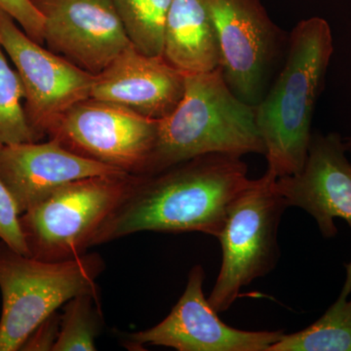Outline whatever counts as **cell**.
<instances>
[{
    "instance_id": "6da1fadb",
    "label": "cell",
    "mask_w": 351,
    "mask_h": 351,
    "mask_svg": "<svg viewBox=\"0 0 351 351\" xmlns=\"http://www.w3.org/2000/svg\"><path fill=\"white\" fill-rule=\"evenodd\" d=\"M251 182L242 156L226 154L135 175L94 246L143 232H201L218 239L230 206Z\"/></svg>"
},
{
    "instance_id": "8992f818",
    "label": "cell",
    "mask_w": 351,
    "mask_h": 351,
    "mask_svg": "<svg viewBox=\"0 0 351 351\" xmlns=\"http://www.w3.org/2000/svg\"><path fill=\"white\" fill-rule=\"evenodd\" d=\"M270 171L240 193L219 235L223 258L210 304L217 313L228 311L242 288L276 269L280 248L278 228L288 205L277 191Z\"/></svg>"
},
{
    "instance_id": "2e32d148",
    "label": "cell",
    "mask_w": 351,
    "mask_h": 351,
    "mask_svg": "<svg viewBox=\"0 0 351 351\" xmlns=\"http://www.w3.org/2000/svg\"><path fill=\"white\" fill-rule=\"evenodd\" d=\"M345 284L326 313L302 331L285 334L269 351H351V261Z\"/></svg>"
},
{
    "instance_id": "ba28073f",
    "label": "cell",
    "mask_w": 351,
    "mask_h": 351,
    "mask_svg": "<svg viewBox=\"0 0 351 351\" xmlns=\"http://www.w3.org/2000/svg\"><path fill=\"white\" fill-rule=\"evenodd\" d=\"M0 45L10 57L25 91V110L39 137L48 135L69 108L90 98L95 75L44 49L0 10Z\"/></svg>"
},
{
    "instance_id": "8fae6325",
    "label": "cell",
    "mask_w": 351,
    "mask_h": 351,
    "mask_svg": "<svg viewBox=\"0 0 351 351\" xmlns=\"http://www.w3.org/2000/svg\"><path fill=\"white\" fill-rule=\"evenodd\" d=\"M51 51L98 75L132 45L113 0H31Z\"/></svg>"
},
{
    "instance_id": "7402d4cb",
    "label": "cell",
    "mask_w": 351,
    "mask_h": 351,
    "mask_svg": "<svg viewBox=\"0 0 351 351\" xmlns=\"http://www.w3.org/2000/svg\"><path fill=\"white\" fill-rule=\"evenodd\" d=\"M61 315L57 311L46 318L25 339L20 350L53 351L59 336Z\"/></svg>"
},
{
    "instance_id": "9a60e30c",
    "label": "cell",
    "mask_w": 351,
    "mask_h": 351,
    "mask_svg": "<svg viewBox=\"0 0 351 351\" xmlns=\"http://www.w3.org/2000/svg\"><path fill=\"white\" fill-rule=\"evenodd\" d=\"M184 75L209 73L221 66V50L203 0H173L165 29L163 54Z\"/></svg>"
},
{
    "instance_id": "603a6c76",
    "label": "cell",
    "mask_w": 351,
    "mask_h": 351,
    "mask_svg": "<svg viewBox=\"0 0 351 351\" xmlns=\"http://www.w3.org/2000/svg\"><path fill=\"white\" fill-rule=\"evenodd\" d=\"M343 144H345L346 152L351 154V136H350V137L343 138Z\"/></svg>"
},
{
    "instance_id": "277c9868",
    "label": "cell",
    "mask_w": 351,
    "mask_h": 351,
    "mask_svg": "<svg viewBox=\"0 0 351 351\" xmlns=\"http://www.w3.org/2000/svg\"><path fill=\"white\" fill-rule=\"evenodd\" d=\"M105 269L98 253L45 262L0 241V351L20 350L32 331L76 295L99 292Z\"/></svg>"
},
{
    "instance_id": "d6986e66",
    "label": "cell",
    "mask_w": 351,
    "mask_h": 351,
    "mask_svg": "<svg viewBox=\"0 0 351 351\" xmlns=\"http://www.w3.org/2000/svg\"><path fill=\"white\" fill-rule=\"evenodd\" d=\"M25 110V91L17 71L7 61L0 45V149L6 145L38 142Z\"/></svg>"
},
{
    "instance_id": "e0dca14e",
    "label": "cell",
    "mask_w": 351,
    "mask_h": 351,
    "mask_svg": "<svg viewBox=\"0 0 351 351\" xmlns=\"http://www.w3.org/2000/svg\"><path fill=\"white\" fill-rule=\"evenodd\" d=\"M132 45L147 56H162L164 29L173 0H113Z\"/></svg>"
},
{
    "instance_id": "3957f363",
    "label": "cell",
    "mask_w": 351,
    "mask_h": 351,
    "mask_svg": "<svg viewBox=\"0 0 351 351\" xmlns=\"http://www.w3.org/2000/svg\"><path fill=\"white\" fill-rule=\"evenodd\" d=\"M210 154H265L255 106L234 94L221 66L186 75L179 105L158 120L156 145L145 174Z\"/></svg>"
},
{
    "instance_id": "7a4b0ae2",
    "label": "cell",
    "mask_w": 351,
    "mask_h": 351,
    "mask_svg": "<svg viewBox=\"0 0 351 351\" xmlns=\"http://www.w3.org/2000/svg\"><path fill=\"white\" fill-rule=\"evenodd\" d=\"M334 53L331 27L319 17L302 20L289 38L287 58L269 93L255 106L256 122L277 179L304 167L316 101Z\"/></svg>"
},
{
    "instance_id": "7c38bea8",
    "label": "cell",
    "mask_w": 351,
    "mask_h": 351,
    "mask_svg": "<svg viewBox=\"0 0 351 351\" xmlns=\"http://www.w3.org/2000/svg\"><path fill=\"white\" fill-rule=\"evenodd\" d=\"M338 133H313L304 167L276 179L277 191L288 207L311 215L324 239L338 234L335 219L351 228V163Z\"/></svg>"
},
{
    "instance_id": "30bf717a",
    "label": "cell",
    "mask_w": 351,
    "mask_h": 351,
    "mask_svg": "<svg viewBox=\"0 0 351 351\" xmlns=\"http://www.w3.org/2000/svg\"><path fill=\"white\" fill-rule=\"evenodd\" d=\"M205 270L196 265L179 301L156 326L132 332L124 339L130 350L145 346H165L178 351H269L283 331H244L228 326L205 298Z\"/></svg>"
},
{
    "instance_id": "ac0fdd59",
    "label": "cell",
    "mask_w": 351,
    "mask_h": 351,
    "mask_svg": "<svg viewBox=\"0 0 351 351\" xmlns=\"http://www.w3.org/2000/svg\"><path fill=\"white\" fill-rule=\"evenodd\" d=\"M99 292L76 295L64 307L53 351H95L103 327Z\"/></svg>"
},
{
    "instance_id": "9c48e42d",
    "label": "cell",
    "mask_w": 351,
    "mask_h": 351,
    "mask_svg": "<svg viewBox=\"0 0 351 351\" xmlns=\"http://www.w3.org/2000/svg\"><path fill=\"white\" fill-rule=\"evenodd\" d=\"M213 22L230 89L256 106L278 52L280 32L261 0H203Z\"/></svg>"
},
{
    "instance_id": "4fadbf2b",
    "label": "cell",
    "mask_w": 351,
    "mask_h": 351,
    "mask_svg": "<svg viewBox=\"0 0 351 351\" xmlns=\"http://www.w3.org/2000/svg\"><path fill=\"white\" fill-rule=\"evenodd\" d=\"M128 174L69 151L56 140L6 145L0 149V178L20 215L64 184L97 176Z\"/></svg>"
},
{
    "instance_id": "44dd1931",
    "label": "cell",
    "mask_w": 351,
    "mask_h": 351,
    "mask_svg": "<svg viewBox=\"0 0 351 351\" xmlns=\"http://www.w3.org/2000/svg\"><path fill=\"white\" fill-rule=\"evenodd\" d=\"M0 10L8 14L32 40L44 43L43 18L31 0H0Z\"/></svg>"
},
{
    "instance_id": "ffe728a7",
    "label": "cell",
    "mask_w": 351,
    "mask_h": 351,
    "mask_svg": "<svg viewBox=\"0 0 351 351\" xmlns=\"http://www.w3.org/2000/svg\"><path fill=\"white\" fill-rule=\"evenodd\" d=\"M20 217L12 195L0 178V241L23 255L29 256Z\"/></svg>"
},
{
    "instance_id": "5bb4252c",
    "label": "cell",
    "mask_w": 351,
    "mask_h": 351,
    "mask_svg": "<svg viewBox=\"0 0 351 351\" xmlns=\"http://www.w3.org/2000/svg\"><path fill=\"white\" fill-rule=\"evenodd\" d=\"M186 76L163 56H147L131 45L95 75L90 97L160 120L179 105Z\"/></svg>"
},
{
    "instance_id": "52a82bcc",
    "label": "cell",
    "mask_w": 351,
    "mask_h": 351,
    "mask_svg": "<svg viewBox=\"0 0 351 351\" xmlns=\"http://www.w3.org/2000/svg\"><path fill=\"white\" fill-rule=\"evenodd\" d=\"M157 128L158 120L90 97L69 108L48 136L78 156L143 175L156 145Z\"/></svg>"
},
{
    "instance_id": "5b68a950",
    "label": "cell",
    "mask_w": 351,
    "mask_h": 351,
    "mask_svg": "<svg viewBox=\"0 0 351 351\" xmlns=\"http://www.w3.org/2000/svg\"><path fill=\"white\" fill-rule=\"evenodd\" d=\"M134 178L121 174L77 180L29 208L20 217L29 255L63 262L86 254Z\"/></svg>"
}]
</instances>
